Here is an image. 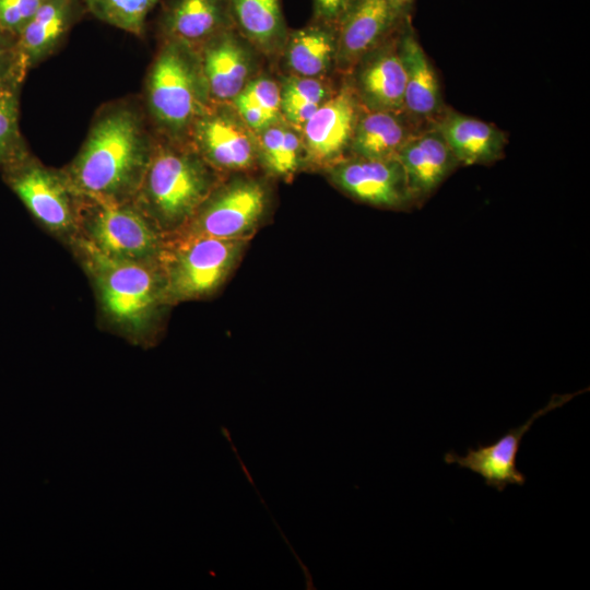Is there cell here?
Returning <instances> with one entry per match:
<instances>
[{
  "label": "cell",
  "mask_w": 590,
  "mask_h": 590,
  "mask_svg": "<svg viewBox=\"0 0 590 590\" xmlns=\"http://www.w3.org/2000/svg\"><path fill=\"white\" fill-rule=\"evenodd\" d=\"M338 27L311 20L290 30L279 62L282 74L333 78L337 74Z\"/></svg>",
  "instance_id": "ac0fdd59"
},
{
  "label": "cell",
  "mask_w": 590,
  "mask_h": 590,
  "mask_svg": "<svg viewBox=\"0 0 590 590\" xmlns=\"http://www.w3.org/2000/svg\"><path fill=\"white\" fill-rule=\"evenodd\" d=\"M196 50L211 103L231 104L263 70L264 58L234 26L215 34Z\"/></svg>",
  "instance_id": "8fae6325"
},
{
  "label": "cell",
  "mask_w": 590,
  "mask_h": 590,
  "mask_svg": "<svg viewBox=\"0 0 590 590\" xmlns=\"http://www.w3.org/2000/svg\"><path fill=\"white\" fill-rule=\"evenodd\" d=\"M323 172L338 189L357 201L393 210L414 205L397 158L346 156Z\"/></svg>",
  "instance_id": "7c38bea8"
},
{
  "label": "cell",
  "mask_w": 590,
  "mask_h": 590,
  "mask_svg": "<svg viewBox=\"0 0 590 590\" xmlns=\"http://www.w3.org/2000/svg\"><path fill=\"white\" fill-rule=\"evenodd\" d=\"M428 127L404 110L363 109L357 120L347 156L396 158L402 146Z\"/></svg>",
  "instance_id": "44dd1931"
},
{
  "label": "cell",
  "mask_w": 590,
  "mask_h": 590,
  "mask_svg": "<svg viewBox=\"0 0 590 590\" xmlns=\"http://www.w3.org/2000/svg\"><path fill=\"white\" fill-rule=\"evenodd\" d=\"M145 99L158 135L187 142L193 121L211 103L196 48L163 39L148 73Z\"/></svg>",
  "instance_id": "277c9868"
},
{
  "label": "cell",
  "mask_w": 590,
  "mask_h": 590,
  "mask_svg": "<svg viewBox=\"0 0 590 590\" xmlns=\"http://www.w3.org/2000/svg\"><path fill=\"white\" fill-rule=\"evenodd\" d=\"M160 0H82L97 20L135 36L144 32L150 12Z\"/></svg>",
  "instance_id": "83f0119b"
},
{
  "label": "cell",
  "mask_w": 590,
  "mask_h": 590,
  "mask_svg": "<svg viewBox=\"0 0 590 590\" xmlns=\"http://www.w3.org/2000/svg\"><path fill=\"white\" fill-rule=\"evenodd\" d=\"M43 0H0V30L17 37Z\"/></svg>",
  "instance_id": "f1b7e54d"
},
{
  "label": "cell",
  "mask_w": 590,
  "mask_h": 590,
  "mask_svg": "<svg viewBox=\"0 0 590 590\" xmlns=\"http://www.w3.org/2000/svg\"><path fill=\"white\" fill-rule=\"evenodd\" d=\"M258 166L276 179L291 180L305 168V152L299 129L280 120L256 133Z\"/></svg>",
  "instance_id": "cb8c5ba5"
},
{
  "label": "cell",
  "mask_w": 590,
  "mask_h": 590,
  "mask_svg": "<svg viewBox=\"0 0 590 590\" xmlns=\"http://www.w3.org/2000/svg\"><path fill=\"white\" fill-rule=\"evenodd\" d=\"M269 199L264 180L249 173L232 174L223 178L178 233L247 238L264 215Z\"/></svg>",
  "instance_id": "ba28073f"
},
{
  "label": "cell",
  "mask_w": 590,
  "mask_h": 590,
  "mask_svg": "<svg viewBox=\"0 0 590 590\" xmlns=\"http://www.w3.org/2000/svg\"><path fill=\"white\" fill-rule=\"evenodd\" d=\"M231 104L255 133L284 120L281 114L279 80L264 70L256 75Z\"/></svg>",
  "instance_id": "484cf974"
},
{
  "label": "cell",
  "mask_w": 590,
  "mask_h": 590,
  "mask_svg": "<svg viewBox=\"0 0 590 590\" xmlns=\"http://www.w3.org/2000/svg\"><path fill=\"white\" fill-rule=\"evenodd\" d=\"M232 26L228 0H167L160 19L163 39L196 49Z\"/></svg>",
  "instance_id": "ffe728a7"
},
{
  "label": "cell",
  "mask_w": 590,
  "mask_h": 590,
  "mask_svg": "<svg viewBox=\"0 0 590 590\" xmlns=\"http://www.w3.org/2000/svg\"><path fill=\"white\" fill-rule=\"evenodd\" d=\"M154 145L138 109L125 103L109 105L95 117L80 151L61 170L80 197L132 202Z\"/></svg>",
  "instance_id": "6da1fadb"
},
{
  "label": "cell",
  "mask_w": 590,
  "mask_h": 590,
  "mask_svg": "<svg viewBox=\"0 0 590 590\" xmlns=\"http://www.w3.org/2000/svg\"><path fill=\"white\" fill-rule=\"evenodd\" d=\"M411 17L389 0H358L338 25L337 74L344 76L367 52Z\"/></svg>",
  "instance_id": "9a60e30c"
},
{
  "label": "cell",
  "mask_w": 590,
  "mask_h": 590,
  "mask_svg": "<svg viewBox=\"0 0 590 590\" xmlns=\"http://www.w3.org/2000/svg\"><path fill=\"white\" fill-rule=\"evenodd\" d=\"M19 71L27 73L14 46L0 47V83Z\"/></svg>",
  "instance_id": "4dcf8cb0"
},
{
  "label": "cell",
  "mask_w": 590,
  "mask_h": 590,
  "mask_svg": "<svg viewBox=\"0 0 590 590\" xmlns=\"http://www.w3.org/2000/svg\"><path fill=\"white\" fill-rule=\"evenodd\" d=\"M79 1H42L15 42V48L27 70L49 57L62 42L74 22Z\"/></svg>",
  "instance_id": "7402d4cb"
},
{
  "label": "cell",
  "mask_w": 590,
  "mask_h": 590,
  "mask_svg": "<svg viewBox=\"0 0 590 590\" xmlns=\"http://www.w3.org/2000/svg\"><path fill=\"white\" fill-rule=\"evenodd\" d=\"M401 28L363 56L343 76L365 109L403 110L405 70L400 51Z\"/></svg>",
  "instance_id": "5bb4252c"
},
{
  "label": "cell",
  "mask_w": 590,
  "mask_h": 590,
  "mask_svg": "<svg viewBox=\"0 0 590 590\" xmlns=\"http://www.w3.org/2000/svg\"><path fill=\"white\" fill-rule=\"evenodd\" d=\"M400 51L405 70L403 110L416 121L432 126L446 106L438 76L417 39L411 17L400 31Z\"/></svg>",
  "instance_id": "e0dca14e"
},
{
  "label": "cell",
  "mask_w": 590,
  "mask_h": 590,
  "mask_svg": "<svg viewBox=\"0 0 590 590\" xmlns=\"http://www.w3.org/2000/svg\"><path fill=\"white\" fill-rule=\"evenodd\" d=\"M1 173L44 229L67 246L79 237V196L61 169L45 166L30 153Z\"/></svg>",
  "instance_id": "52a82bcc"
},
{
  "label": "cell",
  "mask_w": 590,
  "mask_h": 590,
  "mask_svg": "<svg viewBox=\"0 0 590 590\" xmlns=\"http://www.w3.org/2000/svg\"><path fill=\"white\" fill-rule=\"evenodd\" d=\"M389 1L393 5H396L398 9H400L402 12L411 15L415 0H389Z\"/></svg>",
  "instance_id": "1f68e13d"
},
{
  "label": "cell",
  "mask_w": 590,
  "mask_h": 590,
  "mask_svg": "<svg viewBox=\"0 0 590 590\" xmlns=\"http://www.w3.org/2000/svg\"><path fill=\"white\" fill-rule=\"evenodd\" d=\"M26 72L19 71L0 83V170L30 154L19 123L20 88Z\"/></svg>",
  "instance_id": "4316f807"
},
{
  "label": "cell",
  "mask_w": 590,
  "mask_h": 590,
  "mask_svg": "<svg viewBox=\"0 0 590 590\" xmlns=\"http://www.w3.org/2000/svg\"><path fill=\"white\" fill-rule=\"evenodd\" d=\"M247 238H215L188 233L165 237L160 258L168 304L213 294L238 261Z\"/></svg>",
  "instance_id": "5b68a950"
},
{
  "label": "cell",
  "mask_w": 590,
  "mask_h": 590,
  "mask_svg": "<svg viewBox=\"0 0 590 590\" xmlns=\"http://www.w3.org/2000/svg\"><path fill=\"white\" fill-rule=\"evenodd\" d=\"M357 1L358 0H311V20L338 27L342 19Z\"/></svg>",
  "instance_id": "f546056e"
},
{
  "label": "cell",
  "mask_w": 590,
  "mask_h": 590,
  "mask_svg": "<svg viewBox=\"0 0 590 590\" xmlns=\"http://www.w3.org/2000/svg\"><path fill=\"white\" fill-rule=\"evenodd\" d=\"M69 247L91 281L108 329L132 344H151L169 306L160 262L111 257L80 237Z\"/></svg>",
  "instance_id": "7a4b0ae2"
},
{
  "label": "cell",
  "mask_w": 590,
  "mask_h": 590,
  "mask_svg": "<svg viewBox=\"0 0 590 590\" xmlns=\"http://www.w3.org/2000/svg\"><path fill=\"white\" fill-rule=\"evenodd\" d=\"M281 114L297 129L334 94L340 82L333 78H307L281 74L279 78Z\"/></svg>",
  "instance_id": "d4e9b609"
},
{
  "label": "cell",
  "mask_w": 590,
  "mask_h": 590,
  "mask_svg": "<svg viewBox=\"0 0 590 590\" xmlns=\"http://www.w3.org/2000/svg\"><path fill=\"white\" fill-rule=\"evenodd\" d=\"M578 393L580 392L563 396L553 394L544 408L534 412L521 425L509 429L495 442L477 445L476 448L470 447L463 456L450 450L444 455L442 459L447 464H457L479 474L487 486L498 492H503L511 484L522 486L526 484L527 477L517 468V455L522 437L538 418L560 408Z\"/></svg>",
  "instance_id": "4fadbf2b"
},
{
  "label": "cell",
  "mask_w": 590,
  "mask_h": 590,
  "mask_svg": "<svg viewBox=\"0 0 590 590\" xmlns=\"http://www.w3.org/2000/svg\"><path fill=\"white\" fill-rule=\"evenodd\" d=\"M187 143L223 176L258 166L256 133L228 103H210L193 121Z\"/></svg>",
  "instance_id": "9c48e42d"
},
{
  "label": "cell",
  "mask_w": 590,
  "mask_h": 590,
  "mask_svg": "<svg viewBox=\"0 0 590 590\" xmlns=\"http://www.w3.org/2000/svg\"><path fill=\"white\" fill-rule=\"evenodd\" d=\"M434 126L460 165H489L504 156L507 134L493 123L446 108Z\"/></svg>",
  "instance_id": "d6986e66"
},
{
  "label": "cell",
  "mask_w": 590,
  "mask_h": 590,
  "mask_svg": "<svg viewBox=\"0 0 590 590\" xmlns=\"http://www.w3.org/2000/svg\"><path fill=\"white\" fill-rule=\"evenodd\" d=\"M414 205H420L460 165L446 140L432 125L414 134L398 152Z\"/></svg>",
  "instance_id": "2e32d148"
},
{
  "label": "cell",
  "mask_w": 590,
  "mask_h": 590,
  "mask_svg": "<svg viewBox=\"0 0 590 590\" xmlns=\"http://www.w3.org/2000/svg\"><path fill=\"white\" fill-rule=\"evenodd\" d=\"M16 42V37L0 30V47H9L14 46Z\"/></svg>",
  "instance_id": "d6a6232c"
},
{
  "label": "cell",
  "mask_w": 590,
  "mask_h": 590,
  "mask_svg": "<svg viewBox=\"0 0 590 590\" xmlns=\"http://www.w3.org/2000/svg\"><path fill=\"white\" fill-rule=\"evenodd\" d=\"M224 177L187 142L160 137L132 202L167 237L188 224Z\"/></svg>",
  "instance_id": "3957f363"
},
{
  "label": "cell",
  "mask_w": 590,
  "mask_h": 590,
  "mask_svg": "<svg viewBox=\"0 0 590 590\" xmlns=\"http://www.w3.org/2000/svg\"><path fill=\"white\" fill-rule=\"evenodd\" d=\"M234 28L268 61H278L290 28L281 0H228Z\"/></svg>",
  "instance_id": "603a6c76"
},
{
  "label": "cell",
  "mask_w": 590,
  "mask_h": 590,
  "mask_svg": "<svg viewBox=\"0 0 590 590\" xmlns=\"http://www.w3.org/2000/svg\"><path fill=\"white\" fill-rule=\"evenodd\" d=\"M363 109L347 81L341 76L334 94L300 129L305 168L324 170L349 155Z\"/></svg>",
  "instance_id": "30bf717a"
},
{
  "label": "cell",
  "mask_w": 590,
  "mask_h": 590,
  "mask_svg": "<svg viewBox=\"0 0 590 590\" xmlns=\"http://www.w3.org/2000/svg\"><path fill=\"white\" fill-rule=\"evenodd\" d=\"M79 237L105 255L160 262L165 236L133 202H109L79 196Z\"/></svg>",
  "instance_id": "8992f818"
}]
</instances>
